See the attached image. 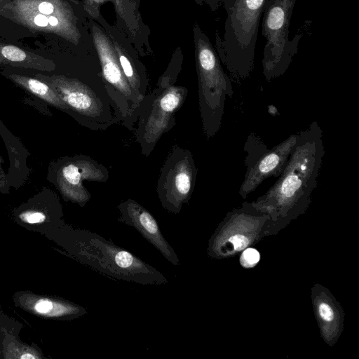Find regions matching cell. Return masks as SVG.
I'll use <instances>...</instances> for the list:
<instances>
[{
    "instance_id": "cell-14",
    "label": "cell",
    "mask_w": 359,
    "mask_h": 359,
    "mask_svg": "<svg viewBox=\"0 0 359 359\" xmlns=\"http://www.w3.org/2000/svg\"><path fill=\"white\" fill-rule=\"evenodd\" d=\"M20 218L27 223L37 224L43 222L46 219V215L40 211L29 210L23 212L20 215Z\"/></svg>"
},
{
    "instance_id": "cell-20",
    "label": "cell",
    "mask_w": 359,
    "mask_h": 359,
    "mask_svg": "<svg viewBox=\"0 0 359 359\" xmlns=\"http://www.w3.org/2000/svg\"><path fill=\"white\" fill-rule=\"evenodd\" d=\"M20 358L28 359V358H35L36 357L34 356L33 355L25 353V355H21Z\"/></svg>"
},
{
    "instance_id": "cell-17",
    "label": "cell",
    "mask_w": 359,
    "mask_h": 359,
    "mask_svg": "<svg viewBox=\"0 0 359 359\" xmlns=\"http://www.w3.org/2000/svg\"><path fill=\"white\" fill-rule=\"evenodd\" d=\"M39 10L41 13L48 15L53 11V6L50 3L42 2L39 6Z\"/></svg>"
},
{
    "instance_id": "cell-16",
    "label": "cell",
    "mask_w": 359,
    "mask_h": 359,
    "mask_svg": "<svg viewBox=\"0 0 359 359\" xmlns=\"http://www.w3.org/2000/svg\"><path fill=\"white\" fill-rule=\"evenodd\" d=\"M318 312L320 318L326 322H330L334 319V311L327 303L322 302L319 304Z\"/></svg>"
},
{
    "instance_id": "cell-7",
    "label": "cell",
    "mask_w": 359,
    "mask_h": 359,
    "mask_svg": "<svg viewBox=\"0 0 359 359\" xmlns=\"http://www.w3.org/2000/svg\"><path fill=\"white\" fill-rule=\"evenodd\" d=\"M198 169L187 149L173 145L158 175L156 192L162 207L173 214L180 212L194 190Z\"/></svg>"
},
{
    "instance_id": "cell-12",
    "label": "cell",
    "mask_w": 359,
    "mask_h": 359,
    "mask_svg": "<svg viewBox=\"0 0 359 359\" xmlns=\"http://www.w3.org/2000/svg\"><path fill=\"white\" fill-rule=\"evenodd\" d=\"M1 54L4 58L13 62H24L27 57L23 50L13 46L4 47Z\"/></svg>"
},
{
    "instance_id": "cell-3",
    "label": "cell",
    "mask_w": 359,
    "mask_h": 359,
    "mask_svg": "<svg viewBox=\"0 0 359 359\" xmlns=\"http://www.w3.org/2000/svg\"><path fill=\"white\" fill-rule=\"evenodd\" d=\"M267 0H224L226 19L223 39H217L221 61L241 85L254 67L259 25Z\"/></svg>"
},
{
    "instance_id": "cell-15",
    "label": "cell",
    "mask_w": 359,
    "mask_h": 359,
    "mask_svg": "<svg viewBox=\"0 0 359 359\" xmlns=\"http://www.w3.org/2000/svg\"><path fill=\"white\" fill-rule=\"evenodd\" d=\"M236 251H241L248 245V238L243 235L236 234L229 238Z\"/></svg>"
},
{
    "instance_id": "cell-10",
    "label": "cell",
    "mask_w": 359,
    "mask_h": 359,
    "mask_svg": "<svg viewBox=\"0 0 359 359\" xmlns=\"http://www.w3.org/2000/svg\"><path fill=\"white\" fill-rule=\"evenodd\" d=\"M117 208L119 222L135 228L169 262L175 266L180 264L177 253L164 238L157 221L149 210L131 198L121 202Z\"/></svg>"
},
{
    "instance_id": "cell-18",
    "label": "cell",
    "mask_w": 359,
    "mask_h": 359,
    "mask_svg": "<svg viewBox=\"0 0 359 359\" xmlns=\"http://www.w3.org/2000/svg\"><path fill=\"white\" fill-rule=\"evenodd\" d=\"M34 22L38 26L45 27L48 24V19L43 15H38L34 18Z\"/></svg>"
},
{
    "instance_id": "cell-5",
    "label": "cell",
    "mask_w": 359,
    "mask_h": 359,
    "mask_svg": "<svg viewBox=\"0 0 359 359\" xmlns=\"http://www.w3.org/2000/svg\"><path fill=\"white\" fill-rule=\"evenodd\" d=\"M297 0H267L264 5L262 34L266 39L262 69L267 81L283 75L297 53L302 34L289 38V27Z\"/></svg>"
},
{
    "instance_id": "cell-2",
    "label": "cell",
    "mask_w": 359,
    "mask_h": 359,
    "mask_svg": "<svg viewBox=\"0 0 359 359\" xmlns=\"http://www.w3.org/2000/svg\"><path fill=\"white\" fill-rule=\"evenodd\" d=\"M68 241L71 252L83 264L102 274L144 285L168 282L156 269L96 233L72 230Z\"/></svg>"
},
{
    "instance_id": "cell-11",
    "label": "cell",
    "mask_w": 359,
    "mask_h": 359,
    "mask_svg": "<svg viewBox=\"0 0 359 359\" xmlns=\"http://www.w3.org/2000/svg\"><path fill=\"white\" fill-rule=\"evenodd\" d=\"M14 82L48 104L69 113V109L57 93L46 82L23 76L12 75Z\"/></svg>"
},
{
    "instance_id": "cell-13",
    "label": "cell",
    "mask_w": 359,
    "mask_h": 359,
    "mask_svg": "<svg viewBox=\"0 0 359 359\" xmlns=\"http://www.w3.org/2000/svg\"><path fill=\"white\" fill-rule=\"evenodd\" d=\"M260 255L255 248H247L243 251L240 258L241 264L245 268H251L259 261Z\"/></svg>"
},
{
    "instance_id": "cell-9",
    "label": "cell",
    "mask_w": 359,
    "mask_h": 359,
    "mask_svg": "<svg viewBox=\"0 0 359 359\" xmlns=\"http://www.w3.org/2000/svg\"><path fill=\"white\" fill-rule=\"evenodd\" d=\"M55 176V185L64 198L83 207L91 198L83 182H106L109 171L96 160L80 154L60 160Z\"/></svg>"
},
{
    "instance_id": "cell-19",
    "label": "cell",
    "mask_w": 359,
    "mask_h": 359,
    "mask_svg": "<svg viewBox=\"0 0 359 359\" xmlns=\"http://www.w3.org/2000/svg\"><path fill=\"white\" fill-rule=\"evenodd\" d=\"M57 22H58L57 19L53 16H51L48 18V23L50 25L55 26L57 24Z\"/></svg>"
},
{
    "instance_id": "cell-1",
    "label": "cell",
    "mask_w": 359,
    "mask_h": 359,
    "mask_svg": "<svg viewBox=\"0 0 359 359\" xmlns=\"http://www.w3.org/2000/svg\"><path fill=\"white\" fill-rule=\"evenodd\" d=\"M316 121L297 133L287 165L269 191L255 203L259 208L289 210L303 207L317 185L325 149Z\"/></svg>"
},
{
    "instance_id": "cell-6",
    "label": "cell",
    "mask_w": 359,
    "mask_h": 359,
    "mask_svg": "<svg viewBox=\"0 0 359 359\" xmlns=\"http://www.w3.org/2000/svg\"><path fill=\"white\" fill-rule=\"evenodd\" d=\"M187 95V88L175 85L157 86L145 95L137 109L134 130L142 155L149 156L162 135L175 126V113Z\"/></svg>"
},
{
    "instance_id": "cell-8",
    "label": "cell",
    "mask_w": 359,
    "mask_h": 359,
    "mask_svg": "<svg viewBox=\"0 0 359 359\" xmlns=\"http://www.w3.org/2000/svg\"><path fill=\"white\" fill-rule=\"evenodd\" d=\"M297 133L269 149L262 139L251 133L244 146L247 168L239 194L243 198L255 190L266 179L278 177L284 170L296 143Z\"/></svg>"
},
{
    "instance_id": "cell-4",
    "label": "cell",
    "mask_w": 359,
    "mask_h": 359,
    "mask_svg": "<svg viewBox=\"0 0 359 359\" xmlns=\"http://www.w3.org/2000/svg\"><path fill=\"white\" fill-rule=\"evenodd\" d=\"M198 104L203 133L208 140L221 128L226 97L233 89L229 76L208 41H198L197 53Z\"/></svg>"
}]
</instances>
